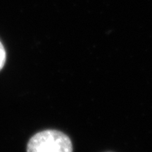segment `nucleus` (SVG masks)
I'll use <instances>...</instances> for the list:
<instances>
[{
    "label": "nucleus",
    "instance_id": "nucleus-1",
    "mask_svg": "<svg viewBox=\"0 0 152 152\" xmlns=\"http://www.w3.org/2000/svg\"><path fill=\"white\" fill-rule=\"evenodd\" d=\"M26 152H73L71 140L56 130H45L29 139Z\"/></svg>",
    "mask_w": 152,
    "mask_h": 152
},
{
    "label": "nucleus",
    "instance_id": "nucleus-2",
    "mask_svg": "<svg viewBox=\"0 0 152 152\" xmlns=\"http://www.w3.org/2000/svg\"><path fill=\"white\" fill-rule=\"evenodd\" d=\"M6 61V53L3 45L0 41V71L3 68Z\"/></svg>",
    "mask_w": 152,
    "mask_h": 152
}]
</instances>
